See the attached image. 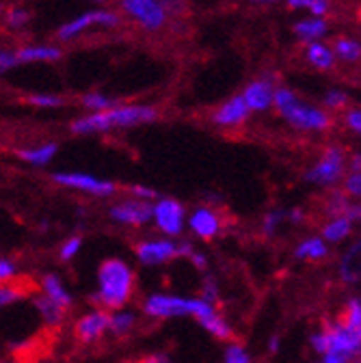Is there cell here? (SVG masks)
<instances>
[{
  "instance_id": "44dd1931",
  "label": "cell",
  "mask_w": 361,
  "mask_h": 363,
  "mask_svg": "<svg viewBox=\"0 0 361 363\" xmlns=\"http://www.w3.org/2000/svg\"><path fill=\"white\" fill-rule=\"evenodd\" d=\"M33 305H35L39 318L43 320V325H48V327H52V329H57V327L63 325V320H65V311H63L59 305H55L52 301H48L43 294L35 296V298H33Z\"/></svg>"
},
{
  "instance_id": "ba28073f",
  "label": "cell",
  "mask_w": 361,
  "mask_h": 363,
  "mask_svg": "<svg viewBox=\"0 0 361 363\" xmlns=\"http://www.w3.org/2000/svg\"><path fill=\"white\" fill-rule=\"evenodd\" d=\"M109 315L111 311L94 307L82 313L74 323V335L80 344H96L109 333Z\"/></svg>"
},
{
  "instance_id": "816d5d0a",
  "label": "cell",
  "mask_w": 361,
  "mask_h": 363,
  "mask_svg": "<svg viewBox=\"0 0 361 363\" xmlns=\"http://www.w3.org/2000/svg\"><path fill=\"white\" fill-rule=\"evenodd\" d=\"M249 3H260V5H268V3H279V0H249Z\"/></svg>"
},
{
  "instance_id": "c3c4849f",
  "label": "cell",
  "mask_w": 361,
  "mask_h": 363,
  "mask_svg": "<svg viewBox=\"0 0 361 363\" xmlns=\"http://www.w3.org/2000/svg\"><path fill=\"white\" fill-rule=\"evenodd\" d=\"M137 363H171V359H169L167 354H162V352H154V354H145V357H141Z\"/></svg>"
},
{
  "instance_id": "2e32d148",
  "label": "cell",
  "mask_w": 361,
  "mask_h": 363,
  "mask_svg": "<svg viewBox=\"0 0 361 363\" xmlns=\"http://www.w3.org/2000/svg\"><path fill=\"white\" fill-rule=\"evenodd\" d=\"M249 115L251 113H249L247 104L243 102V98L240 96H234V98H230L228 102L221 104L214 111L212 121L216 125H221V128H238V125H243L249 119Z\"/></svg>"
},
{
  "instance_id": "5b68a950",
  "label": "cell",
  "mask_w": 361,
  "mask_h": 363,
  "mask_svg": "<svg viewBox=\"0 0 361 363\" xmlns=\"http://www.w3.org/2000/svg\"><path fill=\"white\" fill-rule=\"evenodd\" d=\"M346 152L338 145H329L323 156L316 160L313 167L307 169L305 182L313 186H323V189H333L342 184V179L346 175Z\"/></svg>"
},
{
  "instance_id": "d4e9b609",
  "label": "cell",
  "mask_w": 361,
  "mask_h": 363,
  "mask_svg": "<svg viewBox=\"0 0 361 363\" xmlns=\"http://www.w3.org/2000/svg\"><path fill=\"white\" fill-rule=\"evenodd\" d=\"M307 61L316 67V69H331L333 63H335V57H333V50L329 48V45L321 43V41H311L307 45Z\"/></svg>"
},
{
  "instance_id": "e575fe53",
  "label": "cell",
  "mask_w": 361,
  "mask_h": 363,
  "mask_svg": "<svg viewBox=\"0 0 361 363\" xmlns=\"http://www.w3.org/2000/svg\"><path fill=\"white\" fill-rule=\"evenodd\" d=\"M342 193L350 199H359L361 195V173L357 171H346L344 179H342Z\"/></svg>"
},
{
  "instance_id": "8d00e7d4",
  "label": "cell",
  "mask_w": 361,
  "mask_h": 363,
  "mask_svg": "<svg viewBox=\"0 0 361 363\" xmlns=\"http://www.w3.org/2000/svg\"><path fill=\"white\" fill-rule=\"evenodd\" d=\"M63 98L59 96H52V94H35L28 98V104L33 106H39V108H57V106H63Z\"/></svg>"
},
{
  "instance_id": "52a82bcc",
  "label": "cell",
  "mask_w": 361,
  "mask_h": 363,
  "mask_svg": "<svg viewBox=\"0 0 361 363\" xmlns=\"http://www.w3.org/2000/svg\"><path fill=\"white\" fill-rule=\"evenodd\" d=\"M52 179L63 189L80 191L94 197H111L115 195L117 186L111 179H100L91 173H82V171H59L52 175Z\"/></svg>"
},
{
  "instance_id": "7dc6e473",
  "label": "cell",
  "mask_w": 361,
  "mask_h": 363,
  "mask_svg": "<svg viewBox=\"0 0 361 363\" xmlns=\"http://www.w3.org/2000/svg\"><path fill=\"white\" fill-rule=\"evenodd\" d=\"M191 264H193V268H197V270H206L208 268V257L201 253V251H197V249H193L191 251V255L187 257Z\"/></svg>"
},
{
  "instance_id": "bcb514c9",
  "label": "cell",
  "mask_w": 361,
  "mask_h": 363,
  "mask_svg": "<svg viewBox=\"0 0 361 363\" xmlns=\"http://www.w3.org/2000/svg\"><path fill=\"white\" fill-rule=\"evenodd\" d=\"M305 218H307V214H305L303 208H290V210H286V223L301 225V223H305Z\"/></svg>"
},
{
  "instance_id": "277c9868",
  "label": "cell",
  "mask_w": 361,
  "mask_h": 363,
  "mask_svg": "<svg viewBox=\"0 0 361 363\" xmlns=\"http://www.w3.org/2000/svg\"><path fill=\"white\" fill-rule=\"evenodd\" d=\"M216 311V307L199 296L195 298H187L179 294H150L143 301V313L148 318H154V320H169V318H195L197 323L206 320L208 315H212Z\"/></svg>"
},
{
  "instance_id": "ab89813d",
  "label": "cell",
  "mask_w": 361,
  "mask_h": 363,
  "mask_svg": "<svg viewBox=\"0 0 361 363\" xmlns=\"http://www.w3.org/2000/svg\"><path fill=\"white\" fill-rule=\"evenodd\" d=\"M199 298H204V301H208V303H216L218 301V284H216V279L212 277V275H206L204 277V284H201V296Z\"/></svg>"
},
{
  "instance_id": "60d3db41",
  "label": "cell",
  "mask_w": 361,
  "mask_h": 363,
  "mask_svg": "<svg viewBox=\"0 0 361 363\" xmlns=\"http://www.w3.org/2000/svg\"><path fill=\"white\" fill-rule=\"evenodd\" d=\"M128 193L132 199H141V201H150V203H154L158 199V193L150 186H143V184H132L128 189Z\"/></svg>"
},
{
  "instance_id": "7bdbcfd3",
  "label": "cell",
  "mask_w": 361,
  "mask_h": 363,
  "mask_svg": "<svg viewBox=\"0 0 361 363\" xmlns=\"http://www.w3.org/2000/svg\"><path fill=\"white\" fill-rule=\"evenodd\" d=\"M344 123H346V128H348L350 132L359 134V132H361V113H359V108L348 111V113L344 115Z\"/></svg>"
},
{
  "instance_id": "d6986e66",
  "label": "cell",
  "mask_w": 361,
  "mask_h": 363,
  "mask_svg": "<svg viewBox=\"0 0 361 363\" xmlns=\"http://www.w3.org/2000/svg\"><path fill=\"white\" fill-rule=\"evenodd\" d=\"M352 227H355V223H350L346 216H329V218L323 223L321 238H323L327 245H340V242H344L346 238H350Z\"/></svg>"
},
{
  "instance_id": "d590c367",
  "label": "cell",
  "mask_w": 361,
  "mask_h": 363,
  "mask_svg": "<svg viewBox=\"0 0 361 363\" xmlns=\"http://www.w3.org/2000/svg\"><path fill=\"white\" fill-rule=\"evenodd\" d=\"M350 206V199L342 193V191H333L329 201H327V214L329 216H342L346 212V208Z\"/></svg>"
},
{
  "instance_id": "b9f144b4",
  "label": "cell",
  "mask_w": 361,
  "mask_h": 363,
  "mask_svg": "<svg viewBox=\"0 0 361 363\" xmlns=\"http://www.w3.org/2000/svg\"><path fill=\"white\" fill-rule=\"evenodd\" d=\"M18 277V266L9 257H0V284H11Z\"/></svg>"
},
{
  "instance_id": "f35d334b",
  "label": "cell",
  "mask_w": 361,
  "mask_h": 363,
  "mask_svg": "<svg viewBox=\"0 0 361 363\" xmlns=\"http://www.w3.org/2000/svg\"><path fill=\"white\" fill-rule=\"evenodd\" d=\"M325 106L327 108H344L348 104V94L342 89H331L325 94Z\"/></svg>"
},
{
  "instance_id": "3957f363",
  "label": "cell",
  "mask_w": 361,
  "mask_h": 363,
  "mask_svg": "<svg viewBox=\"0 0 361 363\" xmlns=\"http://www.w3.org/2000/svg\"><path fill=\"white\" fill-rule=\"evenodd\" d=\"M275 111L296 130L303 132H325L331 128V117L325 108L305 104L294 91L286 86H277L273 96Z\"/></svg>"
},
{
  "instance_id": "9c48e42d",
  "label": "cell",
  "mask_w": 361,
  "mask_h": 363,
  "mask_svg": "<svg viewBox=\"0 0 361 363\" xmlns=\"http://www.w3.org/2000/svg\"><path fill=\"white\" fill-rule=\"evenodd\" d=\"M121 9L148 30L160 28L167 20L162 0H121Z\"/></svg>"
},
{
  "instance_id": "7402d4cb",
  "label": "cell",
  "mask_w": 361,
  "mask_h": 363,
  "mask_svg": "<svg viewBox=\"0 0 361 363\" xmlns=\"http://www.w3.org/2000/svg\"><path fill=\"white\" fill-rule=\"evenodd\" d=\"M137 327V313L130 309H117L109 315V333L113 337H126Z\"/></svg>"
},
{
  "instance_id": "cb8c5ba5",
  "label": "cell",
  "mask_w": 361,
  "mask_h": 363,
  "mask_svg": "<svg viewBox=\"0 0 361 363\" xmlns=\"http://www.w3.org/2000/svg\"><path fill=\"white\" fill-rule=\"evenodd\" d=\"M59 152V145L57 143H43V145H37V147H26V150H20L18 156L33 164V167H46L48 162H52V158L57 156Z\"/></svg>"
},
{
  "instance_id": "9a60e30c",
  "label": "cell",
  "mask_w": 361,
  "mask_h": 363,
  "mask_svg": "<svg viewBox=\"0 0 361 363\" xmlns=\"http://www.w3.org/2000/svg\"><path fill=\"white\" fill-rule=\"evenodd\" d=\"M273 96H275V86L270 80L266 78H260V80H253L245 86V91L240 94L243 102L247 104L249 113H262V111H268L273 106Z\"/></svg>"
},
{
  "instance_id": "8fae6325",
  "label": "cell",
  "mask_w": 361,
  "mask_h": 363,
  "mask_svg": "<svg viewBox=\"0 0 361 363\" xmlns=\"http://www.w3.org/2000/svg\"><path fill=\"white\" fill-rule=\"evenodd\" d=\"M109 216L119 223V225H128V227H143L148 223H152V203L150 201H141V199H121L117 203L111 206Z\"/></svg>"
},
{
  "instance_id": "836d02e7",
  "label": "cell",
  "mask_w": 361,
  "mask_h": 363,
  "mask_svg": "<svg viewBox=\"0 0 361 363\" xmlns=\"http://www.w3.org/2000/svg\"><path fill=\"white\" fill-rule=\"evenodd\" d=\"M292 9H309L313 18H321L329 11V0H288Z\"/></svg>"
},
{
  "instance_id": "603a6c76",
  "label": "cell",
  "mask_w": 361,
  "mask_h": 363,
  "mask_svg": "<svg viewBox=\"0 0 361 363\" xmlns=\"http://www.w3.org/2000/svg\"><path fill=\"white\" fill-rule=\"evenodd\" d=\"M18 63H35V61H59L61 50L57 45H26L16 52Z\"/></svg>"
},
{
  "instance_id": "f6af8a7d",
  "label": "cell",
  "mask_w": 361,
  "mask_h": 363,
  "mask_svg": "<svg viewBox=\"0 0 361 363\" xmlns=\"http://www.w3.org/2000/svg\"><path fill=\"white\" fill-rule=\"evenodd\" d=\"M26 20H28V13H26L24 9H11L9 16H7V22H9V26H13V28L26 24Z\"/></svg>"
},
{
  "instance_id": "e0dca14e",
  "label": "cell",
  "mask_w": 361,
  "mask_h": 363,
  "mask_svg": "<svg viewBox=\"0 0 361 363\" xmlns=\"http://www.w3.org/2000/svg\"><path fill=\"white\" fill-rule=\"evenodd\" d=\"M39 288H41V294L43 296H46L48 301H52L55 305H59L63 311H67L74 305L72 292L67 290V286L61 281L59 275H55V272H48V275H43L41 281H39Z\"/></svg>"
},
{
  "instance_id": "484cf974",
  "label": "cell",
  "mask_w": 361,
  "mask_h": 363,
  "mask_svg": "<svg viewBox=\"0 0 361 363\" xmlns=\"http://www.w3.org/2000/svg\"><path fill=\"white\" fill-rule=\"evenodd\" d=\"M212 337H216V340H221V342H232L234 340V329H232V325L225 320V318L218 313V311H214L212 315H208L206 320H201L199 323Z\"/></svg>"
},
{
  "instance_id": "30bf717a",
  "label": "cell",
  "mask_w": 361,
  "mask_h": 363,
  "mask_svg": "<svg viewBox=\"0 0 361 363\" xmlns=\"http://www.w3.org/2000/svg\"><path fill=\"white\" fill-rule=\"evenodd\" d=\"M325 331L329 335V350L327 352H342L352 359H359L361 352V331H355L346 327L340 318L325 325ZM325 352V354H327Z\"/></svg>"
},
{
  "instance_id": "f546056e",
  "label": "cell",
  "mask_w": 361,
  "mask_h": 363,
  "mask_svg": "<svg viewBox=\"0 0 361 363\" xmlns=\"http://www.w3.org/2000/svg\"><path fill=\"white\" fill-rule=\"evenodd\" d=\"M286 223V210H268L262 218V234L266 238H275L277 232H279V227Z\"/></svg>"
},
{
  "instance_id": "f5cc1de1",
  "label": "cell",
  "mask_w": 361,
  "mask_h": 363,
  "mask_svg": "<svg viewBox=\"0 0 361 363\" xmlns=\"http://www.w3.org/2000/svg\"><path fill=\"white\" fill-rule=\"evenodd\" d=\"M0 363H13V361H0Z\"/></svg>"
},
{
  "instance_id": "f1b7e54d",
  "label": "cell",
  "mask_w": 361,
  "mask_h": 363,
  "mask_svg": "<svg viewBox=\"0 0 361 363\" xmlns=\"http://www.w3.org/2000/svg\"><path fill=\"white\" fill-rule=\"evenodd\" d=\"M340 320L346 327H350L355 331H361V301H359V296H352V298L346 301L344 311L340 315Z\"/></svg>"
},
{
  "instance_id": "1f68e13d",
  "label": "cell",
  "mask_w": 361,
  "mask_h": 363,
  "mask_svg": "<svg viewBox=\"0 0 361 363\" xmlns=\"http://www.w3.org/2000/svg\"><path fill=\"white\" fill-rule=\"evenodd\" d=\"M24 294H26L24 288L20 284H16V281L0 284V311H3L5 307H9V305H13V303H18V301H22Z\"/></svg>"
},
{
  "instance_id": "83f0119b",
  "label": "cell",
  "mask_w": 361,
  "mask_h": 363,
  "mask_svg": "<svg viewBox=\"0 0 361 363\" xmlns=\"http://www.w3.org/2000/svg\"><path fill=\"white\" fill-rule=\"evenodd\" d=\"M333 57L342 59L344 63H355L361 57V48H359V41L355 39H338L335 41V48H333Z\"/></svg>"
},
{
  "instance_id": "d6a6232c",
  "label": "cell",
  "mask_w": 361,
  "mask_h": 363,
  "mask_svg": "<svg viewBox=\"0 0 361 363\" xmlns=\"http://www.w3.org/2000/svg\"><path fill=\"white\" fill-rule=\"evenodd\" d=\"M82 106H87L91 113H102L117 104H115V100L106 98L104 94H87V96H82Z\"/></svg>"
},
{
  "instance_id": "ffe728a7",
  "label": "cell",
  "mask_w": 361,
  "mask_h": 363,
  "mask_svg": "<svg viewBox=\"0 0 361 363\" xmlns=\"http://www.w3.org/2000/svg\"><path fill=\"white\" fill-rule=\"evenodd\" d=\"M329 255V245L321 236H307L294 249V257L299 262H321Z\"/></svg>"
},
{
  "instance_id": "8992f818",
  "label": "cell",
  "mask_w": 361,
  "mask_h": 363,
  "mask_svg": "<svg viewBox=\"0 0 361 363\" xmlns=\"http://www.w3.org/2000/svg\"><path fill=\"white\" fill-rule=\"evenodd\" d=\"M187 208L173 197H158L152 203V223L165 238H177L187 230Z\"/></svg>"
},
{
  "instance_id": "7a4b0ae2",
  "label": "cell",
  "mask_w": 361,
  "mask_h": 363,
  "mask_svg": "<svg viewBox=\"0 0 361 363\" xmlns=\"http://www.w3.org/2000/svg\"><path fill=\"white\" fill-rule=\"evenodd\" d=\"M158 119V111L154 106H113L102 113H89L72 123L74 134H100L117 128H132L141 123H152Z\"/></svg>"
},
{
  "instance_id": "74e56055",
  "label": "cell",
  "mask_w": 361,
  "mask_h": 363,
  "mask_svg": "<svg viewBox=\"0 0 361 363\" xmlns=\"http://www.w3.org/2000/svg\"><path fill=\"white\" fill-rule=\"evenodd\" d=\"M80 249H82V238H80V236H72V238H67V240L61 245L59 257H61L63 262H70V259H74V257L80 253Z\"/></svg>"
},
{
  "instance_id": "4316f807",
  "label": "cell",
  "mask_w": 361,
  "mask_h": 363,
  "mask_svg": "<svg viewBox=\"0 0 361 363\" xmlns=\"http://www.w3.org/2000/svg\"><path fill=\"white\" fill-rule=\"evenodd\" d=\"M294 33L299 35V39L311 43V41H318L325 33H327V22L323 18H307L296 22Z\"/></svg>"
},
{
  "instance_id": "db71d44e",
  "label": "cell",
  "mask_w": 361,
  "mask_h": 363,
  "mask_svg": "<svg viewBox=\"0 0 361 363\" xmlns=\"http://www.w3.org/2000/svg\"><path fill=\"white\" fill-rule=\"evenodd\" d=\"M0 11H3V5H0Z\"/></svg>"
},
{
  "instance_id": "5bb4252c",
  "label": "cell",
  "mask_w": 361,
  "mask_h": 363,
  "mask_svg": "<svg viewBox=\"0 0 361 363\" xmlns=\"http://www.w3.org/2000/svg\"><path fill=\"white\" fill-rule=\"evenodd\" d=\"M119 22V18L113 13V11H87L82 16H78L76 20L67 22L61 26L59 30V39L63 41H70L74 37H78L84 28L94 26V24H102V26H115Z\"/></svg>"
},
{
  "instance_id": "f907efd6",
  "label": "cell",
  "mask_w": 361,
  "mask_h": 363,
  "mask_svg": "<svg viewBox=\"0 0 361 363\" xmlns=\"http://www.w3.org/2000/svg\"><path fill=\"white\" fill-rule=\"evenodd\" d=\"M348 171H357V173H361V158H359V154H355L352 156V160H350V169Z\"/></svg>"
},
{
  "instance_id": "ac0fdd59",
  "label": "cell",
  "mask_w": 361,
  "mask_h": 363,
  "mask_svg": "<svg viewBox=\"0 0 361 363\" xmlns=\"http://www.w3.org/2000/svg\"><path fill=\"white\" fill-rule=\"evenodd\" d=\"M359 242H352L344 255L340 257L338 262V275H340V281L346 284V286H355L359 281V268H361V257H359Z\"/></svg>"
},
{
  "instance_id": "11a10c76",
  "label": "cell",
  "mask_w": 361,
  "mask_h": 363,
  "mask_svg": "<svg viewBox=\"0 0 361 363\" xmlns=\"http://www.w3.org/2000/svg\"><path fill=\"white\" fill-rule=\"evenodd\" d=\"M357 363H359V361H357Z\"/></svg>"
},
{
  "instance_id": "4fadbf2b",
  "label": "cell",
  "mask_w": 361,
  "mask_h": 363,
  "mask_svg": "<svg viewBox=\"0 0 361 363\" xmlns=\"http://www.w3.org/2000/svg\"><path fill=\"white\" fill-rule=\"evenodd\" d=\"M187 227L201 240H214L223 232V216L210 206H199L187 216Z\"/></svg>"
},
{
  "instance_id": "7c38bea8",
  "label": "cell",
  "mask_w": 361,
  "mask_h": 363,
  "mask_svg": "<svg viewBox=\"0 0 361 363\" xmlns=\"http://www.w3.org/2000/svg\"><path fill=\"white\" fill-rule=\"evenodd\" d=\"M139 262L143 266H160L175 257H179V242L171 238H154V240H141L134 247Z\"/></svg>"
},
{
  "instance_id": "6da1fadb",
  "label": "cell",
  "mask_w": 361,
  "mask_h": 363,
  "mask_svg": "<svg viewBox=\"0 0 361 363\" xmlns=\"http://www.w3.org/2000/svg\"><path fill=\"white\" fill-rule=\"evenodd\" d=\"M137 290V275L132 266L121 257H109L98 268V290L91 301L106 311L126 309Z\"/></svg>"
},
{
  "instance_id": "4dcf8cb0",
  "label": "cell",
  "mask_w": 361,
  "mask_h": 363,
  "mask_svg": "<svg viewBox=\"0 0 361 363\" xmlns=\"http://www.w3.org/2000/svg\"><path fill=\"white\" fill-rule=\"evenodd\" d=\"M223 363H253V359H251V352L245 348V344L232 340L228 346H225Z\"/></svg>"
},
{
  "instance_id": "681fc988",
  "label": "cell",
  "mask_w": 361,
  "mask_h": 363,
  "mask_svg": "<svg viewBox=\"0 0 361 363\" xmlns=\"http://www.w3.org/2000/svg\"><path fill=\"white\" fill-rule=\"evenodd\" d=\"M279 348H282V337L279 335H270V340H268V352L270 354H277Z\"/></svg>"
},
{
  "instance_id": "ee69618b",
  "label": "cell",
  "mask_w": 361,
  "mask_h": 363,
  "mask_svg": "<svg viewBox=\"0 0 361 363\" xmlns=\"http://www.w3.org/2000/svg\"><path fill=\"white\" fill-rule=\"evenodd\" d=\"M16 65H18V59H16L13 52H9V50H0V76H3L5 72H9L11 67H16Z\"/></svg>"
}]
</instances>
